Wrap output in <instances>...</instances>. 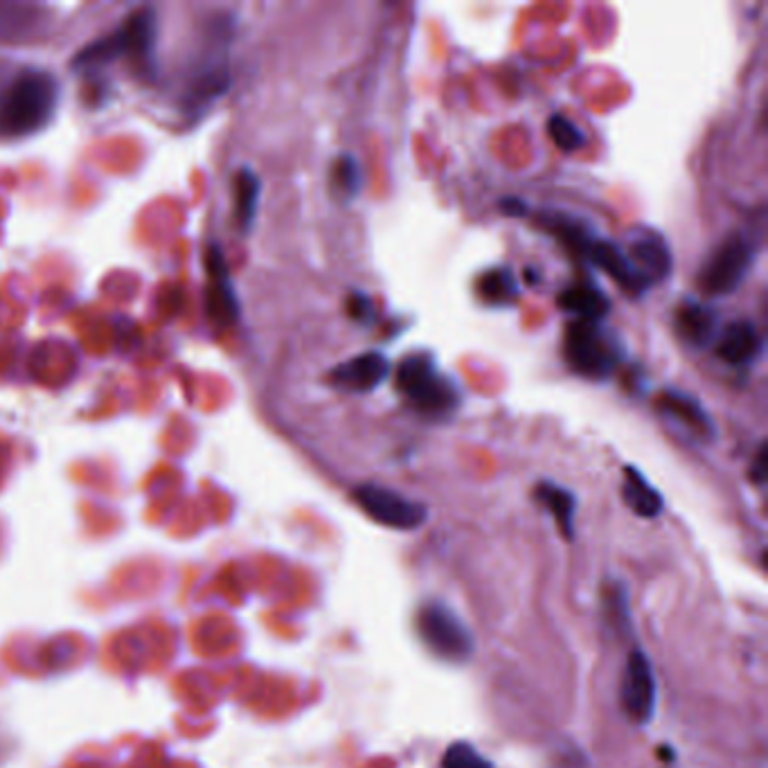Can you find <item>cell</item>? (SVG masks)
<instances>
[{
    "label": "cell",
    "instance_id": "1",
    "mask_svg": "<svg viewBox=\"0 0 768 768\" xmlns=\"http://www.w3.org/2000/svg\"><path fill=\"white\" fill-rule=\"evenodd\" d=\"M394 386L399 394L426 417L451 415L463 402V390L440 370L436 358L426 352L404 356L396 367Z\"/></svg>",
    "mask_w": 768,
    "mask_h": 768
},
{
    "label": "cell",
    "instance_id": "2",
    "mask_svg": "<svg viewBox=\"0 0 768 768\" xmlns=\"http://www.w3.org/2000/svg\"><path fill=\"white\" fill-rule=\"evenodd\" d=\"M56 81L43 71H25L12 79L3 102L0 122L8 134L27 136L46 127L56 106Z\"/></svg>",
    "mask_w": 768,
    "mask_h": 768
},
{
    "label": "cell",
    "instance_id": "3",
    "mask_svg": "<svg viewBox=\"0 0 768 768\" xmlns=\"http://www.w3.org/2000/svg\"><path fill=\"white\" fill-rule=\"evenodd\" d=\"M564 358L575 375L604 381L620 365L622 345L602 320L572 318L564 331Z\"/></svg>",
    "mask_w": 768,
    "mask_h": 768
},
{
    "label": "cell",
    "instance_id": "4",
    "mask_svg": "<svg viewBox=\"0 0 768 768\" xmlns=\"http://www.w3.org/2000/svg\"><path fill=\"white\" fill-rule=\"evenodd\" d=\"M417 631L426 647L444 660L459 663L474 654L471 631L444 602H426L419 608Z\"/></svg>",
    "mask_w": 768,
    "mask_h": 768
},
{
    "label": "cell",
    "instance_id": "5",
    "mask_svg": "<svg viewBox=\"0 0 768 768\" xmlns=\"http://www.w3.org/2000/svg\"><path fill=\"white\" fill-rule=\"evenodd\" d=\"M753 264V245L740 235L730 232L710 253L698 275V287L705 295L723 298L740 289Z\"/></svg>",
    "mask_w": 768,
    "mask_h": 768
},
{
    "label": "cell",
    "instance_id": "6",
    "mask_svg": "<svg viewBox=\"0 0 768 768\" xmlns=\"http://www.w3.org/2000/svg\"><path fill=\"white\" fill-rule=\"evenodd\" d=\"M352 496H354L356 505L367 516L377 520L379 526H386L392 530L411 532V530L421 528L428 518V512L421 503H415V501L399 494V491L375 484V482L358 484Z\"/></svg>",
    "mask_w": 768,
    "mask_h": 768
},
{
    "label": "cell",
    "instance_id": "7",
    "mask_svg": "<svg viewBox=\"0 0 768 768\" xmlns=\"http://www.w3.org/2000/svg\"><path fill=\"white\" fill-rule=\"evenodd\" d=\"M620 703L625 715L635 726H644L654 719L658 688L654 667L642 650H633L627 658L620 683Z\"/></svg>",
    "mask_w": 768,
    "mask_h": 768
},
{
    "label": "cell",
    "instance_id": "8",
    "mask_svg": "<svg viewBox=\"0 0 768 768\" xmlns=\"http://www.w3.org/2000/svg\"><path fill=\"white\" fill-rule=\"evenodd\" d=\"M390 377V361L381 352H363L336 365L327 375V383L341 392L365 394L377 390Z\"/></svg>",
    "mask_w": 768,
    "mask_h": 768
},
{
    "label": "cell",
    "instance_id": "9",
    "mask_svg": "<svg viewBox=\"0 0 768 768\" xmlns=\"http://www.w3.org/2000/svg\"><path fill=\"white\" fill-rule=\"evenodd\" d=\"M583 260L591 262L600 270H604L613 282H616L622 291H627L631 295H642L644 291L650 289L647 285L642 282V278L635 273V268L631 266L622 245L613 243L608 239H595L591 243L587 257H583Z\"/></svg>",
    "mask_w": 768,
    "mask_h": 768
},
{
    "label": "cell",
    "instance_id": "10",
    "mask_svg": "<svg viewBox=\"0 0 768 768\" xmlns=\"http://www.w3.org/2000/svg\"><path fill=\"white\" fill-rule=\"evenodd\" d=\"M625 253L647 287L665 280L671 270V255L660 235H638Z\"/></svg>",
    "mask_w": 768,
    "mask_h": 768
},
{
    "label": "cell",
    "instance_id": "11",
    "mask_svg": "<svg viewBox=\"0 0 768 768\" xmlns=\"http://www.w3.org/2000/svg\"><path fill=\"white\" fill-rule=\"evenodd\" d=\"M715 354L728 365H748L761 354V336L751 320H734L717 336Z\"/></svg>",
    "mask_w": 768,
    "mask_h": 768
},
{
    "label": "cell",
    "instance_id": "12",
    "mask_svg": "<svg viewBox=\"0 0 768 768\" xmlns=\"http://www.w3.org/2000/svg\"><path fill=\"white\" fill-rule=\"evenodd\" d=\"M557 302L564 312L572 314L577 320H604L610 310V300L593 280H577L568 285L559 293Z\"/></svg>",
    "mask_w": 768,
    "mask_h": 768
},
{
    "label": "cell",
    "instance_id": "13",
    "mask_svg": "<svg viewBox=\"0 0 768 768\" xmlns=\"http://www.w3.org/2000/svg\"><path fill=\"white\" fill-rule=\"evenodd\" d=\"M658 408L676 419L679 424H683L688 431L696 438H703V440H710L713 433H715V424L713 419L708 417V413L703 411V406L696 402V399H692L690 394H683V392H676V390H665L660 396H658Z\"/></svg>",
    "mask_w": 768,
    "mask_h": 768
},
{
    "label": "cell",
    "instance_id": "14",
    "mask_svg": "<svg viewBox=\"0 0 768 768\" xmlns=\"http://www.w3.org/2000/svg\"><path fill=\"white\" fill-rule=\"evenodd\" d=\"M676 331L685 343L694 348H705L717 338V314L701 302L685 300L676 310Z\"/></svg>",
    "mask_w": 768,
    "mask_h": 768
},
{
    "label": "cell",
    "instance_id": "15",
    "mask_svg": "<svg viewBox=\"0 0 768 768\" xmlns=\"http://www.w3.org/2000/svg\"><path fill=\"white\" fill-rule=\"evenodd\" d=\"M207 270H210V310L222 323H232L239 316L237 298L228 278V268L222 251L212 245L207 251Z\"/></svg>",
    "mask_w": 768,
    "mask_h": 768
},
{
    "label": "cell",
    "instance_id": "16",
    "mask_svg": "<svg viewBox=\"0 0 768 768\" xmlns=\"http://www.w3.org/2000/svg\"><path fill=\"white\" fill-rule=\"evenodd\" d=\"M622 501L640 518H656L663 512V496L635 467H625Z\"/></svg>",
    "mask_w": 768,
    "mask_h": 768
},
{
    "label": "cell",
    "instance_id": "17",
    "mask_svg": "<svg viewBox=\"0 0 768 768\" xmlns=\"http://www.w3.org/2000/svg\"><path fill=\"white\" fill-rule=\"evenodd\" d=\"M534 496L552 516H555L557 528L562 530L564 539L572 541V537H575V496H572V491L555 484V482H541V484H537Z\"/></svg>",
    "mask_w": 768,
    "mask_h": 768
},
{
    "label": "cell",
    "instance_id": "18",
    "mask_svg": "<svg viewBox=\"0 0 768 768\" xmlns=\"http://www.w3.org/2000/svg\"><path fill=\"white\" fill-rule=\"evenodd\" d=\"M260 192H262V182L257 174L245 167L239 169L235 176V212H237V224L243 232H249V228L255 222Z\"/></svg>",
    "mask_w": 768,
    "mask_h": 768
},
{
    "label": "cell",
    "instance_id": "19",
    "mask_svg": "<svg viewBox=\"0 0 768 768\" xmlns=\"http://www.w3.org/2000/svg\"><path fill=\"white\" fill-rule=\"evenodd\" d=\"M516 289V278L509 268H491L478 280V295L487 304H512L518 295Z\"/></svg>",
    "mask_w": 768,
    "mask_h": 768
},
{
    "label": "cell",
    "instance_id": "20",
    "mask_svg": "<svg viewBox=\"0 0 768 768\" xmlns=\"http://www.w3.org/2000/svg\"><path fill=\"white\" fill-rule=\"evenodd\" d=\"M547 136L552 138V142L557 144V149H562L564 153H575L583 144H587V136H583L581 129L575 125V122L568 119L564 113L550 115V119H547Z\"/></svg>",
    "mask_w": 768,
    "mask_h": 768
},
{
    "label": "cell",
    "instance_id": "21",
    "mask_svg": "<svg viewBox=\"0 0 768 768\" xmlns=\"http://www.w3.org/2000/svg\"><path fill=\"white\" fill-rule=\"evenodd\" d=\"M331 182H333L338 197H341L343 201H352L361 190L358 163L352 156H341L338 161H333Z\"/></svg>",
    "mask_w": 768,
    "mask_h": 768
},
{
    "label": "cell",
    "instance_id": "22",
    "mask_svg": "<svg viewBox=\"0 0 768 768\" xmlns=\"http://www.w3.org/2000/svg\"><path fill=\"white\" fill-rule=\"evenodd\" d=\"M442 768H496L482 753H478L469 742H455L446 748L442 757Z\"/></svg>",
    "mask_w": 768,
    "mask_h": 768
},
{
    "label": "cell",
    "instance_id": "23",
    "mask_svg": "<svg viewBox=\"0 0 768 768\" xmlns=\"http://www.w3.org/2000/svg\"><path fill=\"white\" fill-rule=\"evenodd\" d=\"M348 314L358 320V323H370L375 316V304L370 300V295H365L361 291H354L348 298Z\"/></svg>",
    "mask_w": 768,
    "mask_h": 768
},
{
    "label": "cell",
    "instance_id": "24",
    "mask_svg": "<svg viewBox=\"0 0 768 768\" xmlns=\"http://www.w3.org/2000/svg\"><path fill=\"white\" fill-rule=\"evenodd\" d=\"M501 210L505 214H509V217H524V214L528 212L526 203L520 201V199H514V197H507L503 203H501Z\"/></svg>",
    "mask_w": 768,
    "mask_h": 768
},
{
    "label": "cell",
    "instance_id": "25",
    "mask_svg": "<svg viewBox=\"0 0 768 768\" xmlns=\"http://www.w3.org/2000/svg\"><path fill=\"white\" fill-rule=\"evenodd\" d=\"M764 467H766V451L761 446L757 453V459H755V476H753L757 482H764V471H766Z\"/></svg>",
    "mask_w": 768,
    "mask_h": 768
}]
</instances>
